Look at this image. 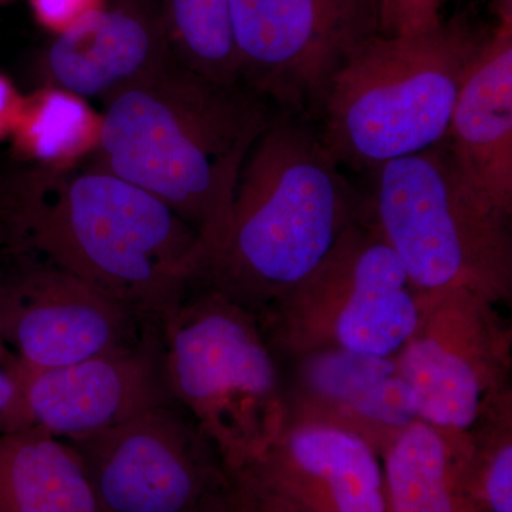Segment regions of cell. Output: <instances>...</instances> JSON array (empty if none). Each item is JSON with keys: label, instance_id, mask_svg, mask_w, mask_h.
Returning <instances> with one entry per match:
<instances>
[{"label": "cell", "instance_id": "5bb4252c", "mask_svg": "<svg viewBox=\"0 0 512 512\" xmlns=\"http://www.w3.org/2000/svg\"><path fill=\"white\" fill-rule=\"evenodd\" d=\"M241 470L299 512H390L380 454L332 424L286 420L265 456Z\"/></svg>", "mask_w": 512, "mask_h": 512}, {"label": "cell", "instance_id": "cb8c5ba5", "mask_svg": "<svg viewBox=\"0 0 512 512\" xmlns=\"http://www.w3.org/2000/svg\"><path fill=\"white\" fill-rule=\"evenodd\" d=\"M29 5L37 25L57 36L103 9L107 0H29Z\"/></svg>", "mask_w": 512, "mask_h": 512}, {"label": "cell", "instance_id": "2e32d148", "mask_svg": "<svg viewBox=\"0 0 512 512\" xmlns=\"http://www.w3.org/2000/svg\"><path fill=\"white\" fill-rule=\"evenodd\" d=\"M446 141L467 177L512 217V20H498L485 36Z\"/></svg>", "mask_w": 512, "mask_h": 512}, {"label": "cell", "instance_id": "277c9868", "mask_svg": "<svg viewBox=\"0 0 512 512\" xmlns=\"http://www.w3.org/2000/svg\"><path fill=\"white\" fill-rule=\"evenodd\" d=\"M485 36L463 16L419 35L370 36L333 76L320 140L340 165L369 171L441 143Z\"/></svg>", "mask_w": 512, "mask_h": 512}, {"label": "cell", "instance_id": "484cf974", "mask_svg": "<svg viewBox=\"0 0 512 512\" xmlns=\"http://www.w3.org/2000/svg\"><path fill=\"white\" fill-rule=\"evenodd\" d=\"M23 94L16 84L5 74L0 73V143L9 140L20 109H22Z\"/></svg>", "mask_w": 512, "mask_h": 512}, {"label": "cell", "instance_id": "e0dca14e", "mask_svg": "<svg viewBox=\"0 0 512 512\" xmlns=\"http://www.w3.org/2000/svg\"><path fill=\"white\" fill-rule=\"evenodd\" d=\"M470 431L417 419L380 450L390 512H476L468 490Z\"/></svg>", "mask_w": 512, "mask_h": 512}, {"label": "cell", "instance_id": "83f0119b", "mask_svg": "<svg viewBox=\"0 0 512 512\" xmlns=\"http://www.w3.org/2000/svg\"><path fill=\"white\" fill-rule=\"evenodd\" d=\"M498 20H512V0H493Z\"/></svg>", "mask_w": 512, "mask_h": 512}, {"label": "cell", "instance_id": "ffe728a7", "mask_svg": "<svg viewBox=\"0 0 512 512\" xmlns=\"http://www.w3.org/2000/svg\"><path fill=\"white\" fill-rule=\"evenodd\" d=\"M160 18L175 62L221 86H242L229 0H163Z\"/></svg>", "mask_w": 512, "mask_h": 512}, {"label": "cell", "instance_id": "52a82bcc", "mask_svg": "<svg viewBox=\"0 0 512 512\" xmlns=\"http://www.w3.org/2000/svg\"><path fill=\"white\" fill-rule=\"evenodd\" d=\"M279 360L316 349L397 356L419 299L369 208L318 268L258 316Z\"/></svg>", "mask_w": 512, "mask_h": 512}, {"label": "cell", "instance_id": "7c38bea8", "mask_svg": "<svg viewBox=\"0 0 512 512\" xmlns=\"http://www.w3.org/2000/svg\"><path fill=\"white\" fill-rule=\"evenodd\" d=\"M19 377L30 427L66 441L120 426L174 399L165 365L161 322L124 348L57 369L32 370L10 357Z\"/></svg>", "mask_w": 512, "mask_h": 512}, {"label": "cell", "instance_id": "30bf717a", "mask_svg": "<svg viewBox=\"0 0 512 512\" xmlns=\"http://www.w3.org/2000/svg\"><path fill=\"white\" fill-rule=\"evenodd\" d=\"M67 443L104 512H201L227 478L217 448L181 406Z\"/></svg>", "mask_w": 512, "mask_h": 512}, {"label": "cell", "instance_id": "8992f818", "mask_svg": "<svg viewBox=\"0 0 512 512\" xmlns=\"http://www.w3.org/2000/svg\"><path fill=\"white\" fill-rule=\"evenodd\" d=\"M161 329L174 399L225 470L261 460L284 429L286 407L281 360L258 315L214 289L188 286Z\"/></svg>", "mask_w": 512, "mask_h": 512}, {"label": "cell", "instance_id": "9c48e42d", "mask_svg": "<svg viewBox=\"0 0 512 512\" xmlns=\"http://www.w3.org/2000/svg\"><path fill=\"white\" fill-rule=\"evenodd\" d=\"M242 86L288 113L319 116L333 76L377 19L340 0H229Z\"/></svg>", "mask_w": 512, "mask_h": 512}, {"label": "cell", "instance_id": "7a4b0ae2", "mask_svg": "<svg viewBox=\"0 0 512 512\" xmlns=\"http://www.w3.org/2000/svg\"><path fill=\"white\" fill-rule=\"evenodd\" d=\"M311 119L274 114L242 165L227 220L188 286L262 315L312 274L367 211Z\"/></svg>", "mask_w": 512, "mask_h": 512}, {"label": "cell", "instance_id": "4316f807", "mask_svg": "<svg viewBox=\"0 0 512 512\" xmlns=\"http://www.w3.org/2000/svg\"><path fill=\"white\" fill-rule=\"evenodd\" d=\"M340 2L357 10V12L365 13V15L377 19V5H379V0H340Z\"/></svg>", "mask_w": 512, "mask_h": 512}, {"label": "cell", "instance_id": "5b68a950", "mask_svg": "<svg viewBox=\"0 0 512 512\" xmlns=\"http://www.w3.org/2000/svg\"><path fill=\"white\" fill-rule=\"evenodd\" d=\"M372 173L370 218L417 295L463 288L511 305V215L467 177L446 138Z\"/></svg>", "mask_w": 512, "mask_h": 512}, {"label": "cell", "instance_id": "44dd1931", "mask_svg": "<svg viewBox=\"0 0 512 512\" xmlns=\"http://www.w3.org/2000/svg\"><path fill=\"white\" fill-rule=\"evenodd\" d=\"M470 434L468 490L476 512H512V392Z\"/></svg>", "mask_w": 512, "mask_h": 512}, {"label": "cell", "instance_id": "4fadbf2b", "mask_svg": "<svg viewBox=\"0 0 512 512\" xmlns=\"http://www.w3.org/2000/svg\"><path fill=\"white\" fill-rule=\"evenodd\" d=\"M286 420H311L352 431L377 453L420 419L396 356L316 349L281 359Z\"/></svg>", "mask_w": 512, "mask_h": 512}, {"label": "cell", "instance_id": "6da1fadb", "mask_svg": "<svg viewBox=\"0 0 512 512\" xmlns=\"http://www.w3.org/2000/svg\"><path fill=\"white\" fill-rule=\"evenodd\" d=\"M0 242L161 322L183 299L200 234L153 194L87 161L30 168L0 197Z\"/></svg>", "mask_w": 512, "mask_h": 512}, {"label": "cell", "instance_id": "4dcf8cb0", "mask_svg": "<svg viewBox=\"0 0 512 512\" xmlns=\"http://www.w3.org/2000/svg\"><path fill=\"white\" fill-rule=\"evenodd\" d=\"M0 268H2V264H0Z\"/></svg>", "mask_w": 512, "mask_h": 512}, {"label": "cell", "instance_id": "8fae6325", "mask_svg": "<svg viewBox=\"0 0 512 512\" xmlns=\"http://www.w3.org/2000/svg\"><path fill=\"white\" fill-rule=\"evenodd\" d=\"M0 268V339L32 370L83 362L136 342L150 322L107 293L28 255Z\"/></svg>", "mask_w": 512, "mask_h": 512}, {"label": "cell", "instance_id": "3957f363", "mask_svg": "<svg viewBox=\"0 0 512 512\" xmlns=\"http://www.w3.org/2000/svg\"><path fill=\"white\" fill-rule=\"evenodd\" d=\"M90 163L143 188L200 234L220 231L239 174L274 114L247 87H227L175 60L106 100Z\"/></svg>", "mask_w": 512, "mask_h": 512}, {"label": "cell", "instance_id": "9a60e30c", "mask_svg": "<svg viewBox=\"0 0 512 512\" xmlns=\"http://www.w3.org/2000/svg\"><path fill=\"white\" fill-rule=\"evenodd\" d=\"M173 59L160 13L133 0L106 5L55 36L42 60L43 84L107 100Z\"/></svg>", "mask_w": 512, "mask_h": 512}, {"label": "cell", "instance_id": "603a6c76", "mask_svg": "<svg viewBox=\"0 0 512 512\" xmlns=\"http://www.w3.org/2000/svg\"><path fill=\"white\" fill-rule=\"evenodd\" d=\"M446 0H379L377 33L383 36H412L429 32L443 22Z\"/></svg>", "mask_w": 512, "mask_h": 512}, {"label": "cell", "instance_id": "7402d4cb", "mask_svg": "<svg viewBox=\"0 0 512 512\" xmlns=\"http://www.w3.org/2000/svg\"><path fill=\"white\" fill-rule=\"evenodd\" d=\"M201 512H299L248 471H227V478L205 501Z\"/></svg>", "mask_w": 512, "mask_h": 512}, {"label": "cell", "instance_id": "d4e9b609", "mask_svg": "<svg viewBox=\"0 0 512 512\" xmlns=\"http://www.w3.org/2000/svg\"><path fill=\"white\" fill-rule=\"evenodd\" d=\"M29 427L22 384L8 362L0 366V433Z\"/></svg>", "mask_w": 512, "mask_h": 512}, {"label": "cell", "instance_id": "ac0fdd59", "mask_svg": "<svg viewBox=\"0 0 512 512\" xmlns=\"http://www.w3.org/2000/svg\"><path fill=\"white\" fill-rule=\"evenodd\" d=\"M0 512H104L66 440L29 429L0 433Z\"/></svg>", "mask_w": 512, "mask_h": 512}, {"label": "cell", "instance_id": "ba28073f", "mask_svg": "<svg viewBox=\"0 0 512 512\" xmlns=\"http://www.w3.org/2000/svg\"><path fill=\"white\" fill-rule=\"evenodd\" d=\"M419 320L397 353L421 420L470 431L512 392V328L500 306L463 288L420 293Z\"/></svg>", "mask_w": 512, "mask_h": 512}, {"label": "cell", "instance_id": "f546056e", "mask_svg": "<svg viewBox=\"0 0 512 512\" xmlns=\"http://www.w3.org/2000/svg\"><path fill=\"white\" fill-rule=\"evenodd\" d=\"M2 2H8V0H0V3H2Z\"/></svg>", "mask_w": 512, "mask_h": 512}, {"label": "cell", "instance_id": "f1b7e54d", "mask_svg": "<svg viewBox=\"0 0 512 512\" xmlns=\"http://www.w3.org/2000/svg\"><path fill=\"white\" fill-rule=\"evenodd\" d=\"M10 356L12 353L9 352V349L6 348L5 343L0 339V366L6 365L9 362Z\"/></svg>", "mask_w": 512, "mask_h": 512}, {"label": "cell", "instance_id": "d6986e66", "mask_svg": "<svg viewBox=\"0 0 512 512\" xmlns=\"http://www.w3.org/2000/svg\"><path fill=\"white\" fill-rule=\"evenodd\" d=\"M101 131L103 114L87 99L43 84L23 96L9 140L13 156L30 168L69 170L94 156Z\"/></svg>", "mask_w": 512, "mask_h": 512}]
</instances>
